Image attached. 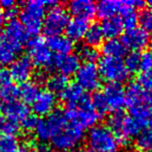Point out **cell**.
I'll return each instance as SVG.
<instances>
[{"instance_id":"cell-43","label":"cell","mask_w":152,"mask_h":152,"mask_svg":"<svg viewBox=\"0 0 152 152\" xmlns=\"http://www.w3.org/2000/svg\"><path fill=\"white\" fill-rule=\"evenodd\" d=\"M16 7V3L13 0H1L0 1V9L5 10V11H10V10Z\"/></svg>"},{"instance_id":"cell-40","label":"cell","mask_w":152,"mask_h":152,"mask_svg":"<svg viewBox=\"0 0 152 152\" xmlns=\"http://www.w3.org/2000/svg\"><path fill=\"white\" fill-rule=\"evenodd\" d=\"M140 70H142V72L152 71L151 51H144L142 54H140Z\"/></svg>"},{"instance_id":"cell-4","label":"cell","mask_w":152,"mask_h":152,"mask_svg":"<svg viewBox=\"0 0 152 152\" xmlns=\"http://www.w3.org/2000/svg\"><path fill=\"white\" fill-rule=\"evenodd\" d=\"M88 143L95 152H114L118 146L115 133L106 125H95L88 133Z\"/></svg>"},{"instance_id":"cell-53","label":"cell","mask_w":152,"mask_h":152,"mask_svg":"<svg viewBox=\"0 0 152 152\" xmlns=\"http://www.w3.org/2000/svg\"><path fill=\"white\" fill-rule=\"evenodd\" d=\"M114 152H115V151H114Z\"/></svg>"},{"instance_id":"cell-19","label":"cell","mask_w":152,"mask_h":152,"mask_svg":"<svg viewBox=\"0 0 152 152\" xmlns=\"http://www.w3.org/2000/svg\"><path fill=\"white\" fill-rule=\"evenodd\" d=\"M55 67L59 70L61 74L65 76L75 75L80 67V58L78 55L69 53L63 56H57L55 61Z\"/></svg>"},{"instance_id":"cell-16","label":"cell","mask_w":152,"mask_h":152,"mask_svg":"<svg viewBox=\"0 0 152 152\" xmlns=\"http://www.w3.org/2000/svg\"><path fill=\"white\" fill-rule=\"evenodd\" d=\"M61 98L69 107L83 105L91 100L87 96L85 90L75 83L68 85L65 91L61 93Z\"/></svg>"},{"instance_id":"cell-15","label":"cell","mask_w":152,"mask_h":152,"mask_svg":"<svg viewBox=\"0 0 152 152\" xmlns=\"http://www.w3.org/2000/svg\"><path fill=\"white\" fill-rule=\"evenodd\" d=\"M56 104L57 99L55 94L48 90H44V91H40L36 100L32 102V110L34 114L38 116H48L54 112Z\"/></svg>"},{"instance_id":"cell-20","label":"cell","mask_w":152,"mask_h":152,"mask_svg":"<svg viewBox=\"0 0 152 152\" xmlns=\"http://www.w3.org/2000/svg\"><path fill=\"white\" fill-rule=\"evenodd\" d=\"M89 22L88 20L81 19V18L74 17L71 21H69L67 27H66V34L67 38L71 41H79L85 38L86 32L89 28Z\"/></svg>"},{"instance_id":"cell-10","label":"cell","mask_w":152,"mask_h":152,"mask_svg":"<svg viewBox=\"0 0 152 152\" xmlns=\"http://www.w3.org/2000/svg\"><path fill=\"white\" fill-rule=\"evenodd\" d=\"M1 37L17 51V53L23 50L28 41V32L17 19L10 20L9 23L5 25Z\"/></svg>"},{"instance_id":"cell-6","label":"cell","mask_w":152,"mask_h":152,"mask_svg":"<svg viewBox=\"0 0 152 152\" xmlns=\"http://www.w3.org/2000/svg\"><path fill=\"white\" fill-rule=\"evenodd\" d=\"M100 76L108 83H122L128 79L129 72L124 65V61L120 58H112L104 56L99 61L98 65Z\"/></svg>"},{"instance_id":"cell-3","label":"cell","mask_w":152,"mask_h":152,"mask_svg":"<svg viewBox=\"0 0 152 152\" xmlns=\"http://www.w3.org/2000/svg\"><path fill=\"white\" fill-rule=\"evenodd\" d=\"M64 115L70 124L79 127L83 130L87 128L91 129L99 120V115L94 110L91 100L79 106H68L67 110L64 112Z\"/></svg>"},{"instance_id":"cell-29","label":"cell","mask_w":152,"mask_h":152,"mask_svg":"<svg viewBox=\"0 0 152 152\" xmlns=\"http://www.w3.org/2000/svg\"><path fill=\"white\" fill-rule=\"evenodd\" d=\"M103 38H104V34L102 32L101 26L98 25V24H92V25H90L85 36L87 45L90 47L99 46L100 44L103 43Z\"/></svg>"},{"instance_id":"cell-9","label":"cell","mask_w":152,"mask_h":152,"mask_svg":"<svg viewBox=\"0 0 152 152\" xmlns=\"http://www.w3.org/2000/svg\"><path fill=\"white\" fill-rule=\"evenodd\" d=\"M29 59L34 65L41 68H52L55 66L56 58L49 49L47 43L41 38H34L28 45Z\"/></svg>"},{"instance_id":"cell-23","label":"cell","mask_w":152,"mask_h":152,"mask_svg":"<svg viewBox=\"0 0 152 152\" xmlns=\"http://www.w3.org/2000/svg\"><path fill=\"white\" fill-rule=\"evenodd\" d=\"M144 90L137 83H131L125 89V104L129 108H133L144 104Z\"/></svg>"},{"instance_id":"cell-36","label":"cell","mask_w":152,"mask_h":152,"mask_svg":"<svg viewBox=\"0 0 152 152\" xmlns=\"http://www.w3.org/2000/svg\"><path fill=\"white\" fill-rule=\"evenodd\" d=\"M18 148H19V144L14 137H0V151L1 152H15Z\"/></svg>"},{"instance_id":"cell-38","label":"cell","mask_w":152,"mask_h":152,"mask_svg":"<svg viewBox=\"0 0 152 152\" xmlns=\"http://www.w3.org/2000/svg\"><path fill=\"white\" fill-rule=\"evenodd\" d=\"M98 56H99L98 51L94 47H90L87 45L80 47L79 49V57L85 59L86 63H94L98 58Z\"/></svg>"},{"instance_id":"cell-39","label":"cell","mask_w":152,"mask_h":152,"mask_svg":"<svg viewBox=\"0 0 152 152\" xmlns=\"http://www.w3.org/2000/svg\"><path fill=\"white\" fill-rule=\"evenodd\" d=\"M137 83L144 90V91H152V71L141 72L137 75Z\"/></svg>"},{"instance_id":"cell-45","label":"cell","mask_w":152,"mask_h":152,"mask_svg":"<svg viewBox=\"0 0 152 152\" xmlns=\"http://www.w3.org/2000/svg\"><path fill=\"white\" fill-rule=\"evenodd\" d=\"M5 19H7V17H5L4 12H3V10L0 9V31H1V30H2V28L4 27Z\"/></svg>"},{"instance_id":"cell-49","label":"cell","mask_w":152,"mask_h":152,"mask_svg":"<svg viewBox=\"0 0 152 152\" xmlns=\"http://www.w3.org/2000/svg\"><path fill=\"white\" fill-rule=\"evenodd\" d=\"M83 152H95V151H93L92 149H88V150H85Z\"/></svg>"},{"instance_id":"cell-30","label":"cell","mask_w":152,"mask_h":152,"mask_svg":"<svg viewBox=\"0 0 152 152\" xmlns=\"http://www.w3.org/2000/svg\"><path fill=\"white\" fill-rule=\"evenodd\" d=\"M69 85L68 81V77L63 74H53L47 79V87H48V91L52 92L53 94L55 93H63L65 89Z\"/></svg>"},{"instance_id":"cell-41","label":"cell","mask_w":152,"mask_h":152,"mask_svg":"<svg viewBox=\"0 0 152 152\" xmlns=\"http://www.w3.org/2000/svg\"><path fill=\"white\" fill-rule=\"evenodd\" d=\"M37 123H38L37 117L32 114H29L21 123H20V126H21L22 128L25 129V130L29 131V130H34V129L36 128Z\"/></svg>"},{"instance_id":"cell-26","label":"cell","mask_w":152,"mask_h":152,"mask_svg":"<svg viewBox=\"0 0 152 152\" xmlns=\"http://www.w3.org/2000/svg\"><path fill=\"white\" fill-rule=\"evenodd\" d=\"M130 113L131 117L137 121L140 126L152 128V110H150L145 104L130 108Z\"/></svg>"},{"instance_id":"cell-8","label":"cell","mask_w":152,"mask_h":152,"mask_svg":"<svg viewBox=\"0 0 152 152\" xmlns=\"http://www.w3.org/2000/svg\"><path fill=\"white\" fill-rule=\"evenodd\" d=\"M69 14L64 7L55 5L50 9V11L45 15L43 21V30L49 37L61 36V34L66 30L69 23Z\"/></svg>"},{"instance_id":"cell-25","label":"cell","mask_w":152,"mask_h":152,"mask_svg":"<svg viewBox=\"0 0 152 152\" xmlns=\"http://www.w3.org/2000/svg\"><path fill=\"white\" fill-rule=\"evenodd\" d=\"M101 29L104 37L107 39H117L123 31V23L120 17H112L103 20L101 25Z\"/></svg>"},{"instance_id":"cell-42","label":"cell","mask_w":152,"mask_h":152,"mask_svg":"<svg viewBox=\"0 0 152 152\" xmlns=\"http://www.w3.org/2000/svg\"><path fill=\"white\" fill-rule=\"evenodd\" d=\"M11 74L4 67H0V88L4 87L11 83Z\"/></svg>"},{"instance_id":"cell-5","label":"cell","mask_w":152,"mask_h":152,"mask_svg":"<svg viewBox=\"0 0 152 152\" xmlns=\"http://www.w3.org/2000/svg\"><path fill=\"white\" fill-rule=\"evenodd\" d=\"M67 125L68 121L65 118L64 113L55 110L52 114L48 115L46 118L38 120L34 132L40 141L47 142L52 140Z\"/></svg>"},{"instance_id":"cell-13","label":"cell","mask_w":152,"mask_h":152,"mask_svg":"<svg viewBox=\"0 0 152 152\" xmlns=\"http://www.w3.org/2000/svg\"><path fill=\"white\" fill-rule=\"evenodd\" d=\"M122 42L127 49H131L134 52L143 50L150 43V34L142 29L141 27H134L127 29L123 34Z\"/></svg>"},{"instance_id":"cell-37","label":"cell","mask_w":152,"mask_h":152,"mask_svg":"<svg viewBox=\"0 0 152 152\" xmlns=\"http://www.w3.org/2000/svg\"><path fill=\"white\" fill-rule=\"evenodd\" d=\"M124 65L126 69L128 70V72H132V73L137 72V70H140V54L134 51L127 54Z\"/></svg>"},{"instance_id":"cell-24","label":"cell","mask_w":152,"mask_h":152,"mask_svg":"<svg viewBox=\"0 0 152 152\" xmlns=\"http://www.w3.org/2000/svg\"><path fill=\"white\" fill-rule=\"evenodd\" d=\"M121 7H122V1L103 0L96 5V14L99 18L105 20L115 17L116 14L121 11Z\"/></svg>"},{"instance_id":"cell-51","label":"cell","mask_w":152,"mask_h":152,"mask_svg":"<svg viewBox=\"0 0 152 152\" xmlns=\"http://www.w3.org/2000/svg\"><path fill=\"white\" fill-rule=\"evenodd\" d=\"M151 53H152V46H151Z\"/></svg>"},{"instance_id":"cell-32","label":"cell","mask_w":152,"mask_h":152,"mask_svg":"<svg viewBox=\"0 0 152 152\" xmlns=\"http://www.w3.org/2000/svg\"><path fill=\"white\" fill-rule=\"evenodd\" d=\"M20 129L18 122L0 115V134L1 137H14Z\"/></svg>"},{"instance_id":"cell-14","label":"cell","mask_w":152,"mask_h":152,"mask_svg":"<svg viewBox=\"0 0 152 152\" xmlns=\"http://www.w3.org/2000/svg\"><path fill=\"white\" fill-rule=\"evenodd\" d=\"M11 77L17 83H26L34 73V64L27 56H21L16 58L11 64L10 68Z\"/></svg>"},{"instance_id":"cell-7","label":"cell","mask_w":152,"mask_h":152,"mask_svg":"<svg viewBox=\"0 0 152 152\" xmlns=\"http://www.w3.org/2000/svg\"><path fill=\"white\" fill-rule=\"evenodd\" d=\"M83 135H85L83 129L74 126L68 122L67 126L51 140L53 149L64 152L71 151L76 146L79 145Z\"/></svg>"},{"instance_id":"cell-48","label":"cell","mask_w":152,"mask_h":152,"mask_svg":"<svg viewBox=\"0 0 152 152\" xmlns=\"http://www.w3.org/2000/svg\"><path fill=\"white\" fill-rule=\"evenodd\" d=\"M147 4H148V7H149V9L152 10V0H149L147 2Z\"/></svg>"},{"instance_id":"cell-18","label":"cell","mask_w":152,"mask_h":152,"mask_svg":"<svg viewBox=\"0 0 152 152\" xmlns=\"http://www.w3.org/2000/svg\"><path fill=\"white\" fill-rule=\"evenodd\" d=\"M68 10L76 18L88 21L96 15V4L91 0H73L68 4Z\"/></svg>"},{"instance_id":"cell-22","label":"cell","mask_w":152,"mask_h":152,"mask_svg":"<svg viewBox=\"0 0 152 152\" xmlns=\"http://www.w3.org/2000/svg\"><path fill=\"white\" fill-rule=\"evenodd\" d=\"M102 52L104 55L112 58H120L126 55L127 48L122 42V40L117 39H107L102 43Z\"/></svg>"},{"instance_id":"cell-31","label":"cell","mask_w":152,"mask_h":152,"mask_svg":"<svg viewBox=\"0 0 152 152\" xmlns=\"http://www.w3.org/2000/svg\"><path fill=\"white\" fill-rule=\"evenodd\" d=\"M135 146L140 152H152V128L140 131L135 139Z\"/></svg>"},{"instance_id":"cell-2","label":"cell","mask_w":152,"mask_h":152,"mask_svg":"<svg viewBox=\"0 0 152 152\" xmlns=\"http://www.w3.org/2000/svg\"><path fill=\"white\" fill-rule=\"evenodd\" d=\"M108 128L115 133L118 145L126 146L132 137H137L141 126L131 116L116 112L108 119Z\"/></svg>"},{"instance_id":"cell-44","label":"cell","mask_w":152,"mask_h":152,"mask_svg":"<svg viewBox=\"0 0 152 152\" xmlns=\"http://www.w3.org/2000/svg\"><path fill=\"white\" fill-rule=\"evenodd\" d=\"M144 104L150 110H152V91L145 93V96H144Z\"/></svg>"},{"instance_id":"cell-33","label":"cell","mask_w":152,"mask_h":152,"mask_svg":"<svg viewBox=\"0 0 152 152\" xmlns=\"http://www.w3.org/2000/svg\"><path fill=\"white\" fill-rule=\"evenodd\" d=\"M19 96V88L14 83H10L9 85L0 88V101L1 103H9L15 101Z\"/></svg>"},{"instance_id":"cell-47","label":"cell","mask_w":152,"mask_h":152,"mask_svg":"<svg viewBox=\"0 0 152 152\" xmlns=\"http://www.w3.org/2000/svg\"><path fill=\"white\" fill-rule=\"evenodd\" d=\"M15 152H30V151L28 149H26V148H20L19 147Z\"/></svg>"},{"instance_id":"cell-28","label":"cell","mask_w":152,"mask_h":152,"mask_svg":"<svg viewBox=\"0 0 152 152\" xmlns=\"http://www.w3.org/2000/svg\"><path fill=\"white\" fill-rule=\"evenodd\" d=\"M17 51L0 36V66H9L16 59Z\"/></svg>"},{"instance_id":"cell-46","label":"cell","mask_w":152,"mask_h":152,"mask_svg":"<svg viewBox=\"0 0 152 152\" xmlns=\"http://www.w3.org/2000/svg\"><path fill=\"white\" fill-rule=\"evenodd\" d=\"M36 152H56L53 148L48 147V146H41L37 149Z\"/></svg>"},{"instance_id":"cell-1","label":"cell","mask_w":152,"mask_h":152,"mask_svg":"<svg viewBox=\"0 0 152 152\" xmlns=\"http://www.w3.org/2000/svg\"><path fill=\"white\" fill-rule=\"evenodd\" d=\"M56 1H42L31 0L24 4L20 14L22 25L25 27L28 34H37L43 27V21L45 18V12L47 7H55Z\"/></svg>"},{"instance_id":"cell-11","label":"cell","mask_w":152,"mask_h":152,"mask_svg":"<svg viewBox=\"0 0 152 152\" xmlns=\"http://www.w3.org/2000/svg\"><path fill=\"white\" fill-rule=\"evenodd\" d=\"M75 76L77 81L76 83L85 91H96L101 83L99 70L94 63H85L83 65H80Z\"/></svg>"},{"instance_id":"cell-35","label":"cell","mask_w":152,"mask_h":152,"mask_svg":"<svg viewBox=\"0 0 152 152\" xmlns=\"http://www.w3.org/2000/svg\"><path fill=\"white\" fill-rule=\"evenodd\" d=\"M139 23L145 31L152 32V10L146 9L141 12L139 16Z\"/></svg>"},{"instance_id":"cell-21","label":"cell","mask_w":152,"mask_h":152,"mask_svg":"<svg viewBox=\"0 0 152 152\" xmlns=\"http://www.w3.org/2000/svg\"><path fill=\"white\" fill-rule=\"evenodd\" d=\"M47 45L49 49L52 52L58 54V56L67 55L71 52L73 49V42L67 37L63 36H55V37H49L47 39Z\"/></svg>"},{"instance_id":"cell-52","label":"cell","mask_w":152,"mask_h":152,"mask_svg":"<svg viewBox=\"0 0 152 152\" xmlns=\"http://www.w3.org/2000/svg\"><path fill=\"white\" fill-rule=\"evenodd\" d=\"M0 152H1V151H0Z\"/></svg>"},{"instance_id":"cell-50","label":"cell","mask_w":152,"mask_h":152,"mask_svg":"<svg viewBox=\"0 0 152 152\" xmlns=\"http://www.w3.org/2000/svg\"><path fill=\"white\" fill-rule=\"evenodd\" d=\"M68 152H78V151H75V150H71V151H68Z\"/></svg>"},{"instance_id":"cell-27","label":"cell","mask_w":152,"mask_h":152,"mask_svg":"<svg viewBox=\"0 0 152 152\" xmlns=\"http://www.w3.org/2000/svg\"><path fill=\"white\" fill-rule=\"evenodd\" d=\"M40 93L39 86L34 81H26L21 83L19 87V97L23 103H31L36 100L37 96Z\"/></svg>"},{"instance_id":"cell-17","label":"cell","mask_w":152,"mask_h":152,"mask_svg":"<svg viewBox=\"0 0 152 152\" xmlns=\"http://www.w3.org/2000/svg\"><path fill=\"white\" fill-rule=\"evenodd\" d=\"M0 113L2 116L7 117L18 123H21L30 114L27 105L22 101H17V100L9 103H1Z\"/></svg>"},{"instance_id":"cell-34","label":"cell","mask_w":152,"mask_h":152,"mask_svg":"<svg viewBox=\"0 0 152 152\" xmlns=\"http://www.w3.org/2000/svg\"><path fill=\"white\" fill-rule=\"evenodd\" d=\"M91 102H92V105H93L94 110H96V113H97L99 116L100 115L105 114V113H107L108 110H110L102 92H97V93L94 94L91 99Z\"/></svg>"},{"instance_id":"cell-12","label":"cell","mask_w":152,"mask_h":152,"mask_svg":"<svg viewBox=\"0 0 152 152\" xmlns=\"http://www.w3.org/2000/svg\"><path fill=\"white\" fill-rule=\"evenodd\" d=\"M102 94L107 103L108 110L114 113L121 112L125 105V89L120 83H108L104 87Z\"/></svg>"}]
</instances>
